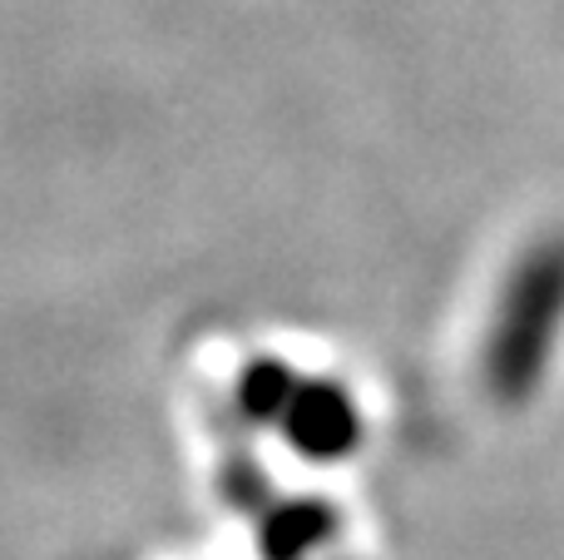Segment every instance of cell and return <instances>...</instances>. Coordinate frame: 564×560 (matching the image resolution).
Listing matches in <instances>:
<instances>
[{
	"mask_svg": "<svg viewBox=\"0 0 564 560\" xmlns=\"http://www.w3.org/2000/svg\"><path fill=\"white\" fill-rule=\"evenodd\" d=\"M564 327V238H540L516 263L500 293L496 323L486 343V392L500 407H520L540 392L555 337Z\"/></svg>",
	"mask_w": 564,
	"mask_h": 560,
	"instance_id": "obj_1",
	"label": "cell"
},
{
	"mask_svg": "<svg viewBox=\"0 0 564 560\" xmlns=\"http://www.w3.org/2000/svg\"><path fill=\"white\" fill-rule=\"evenodd\" d=\"M297 442L317 456H337L357 442V417H351L347 397L332 387H312L302 397V422H297Z\"/></svg>",
	"mask_w": 564,
	"mask_h": 560,
	"instance_id": "obj_2",
	"label": "cell"
}]
</instances>
